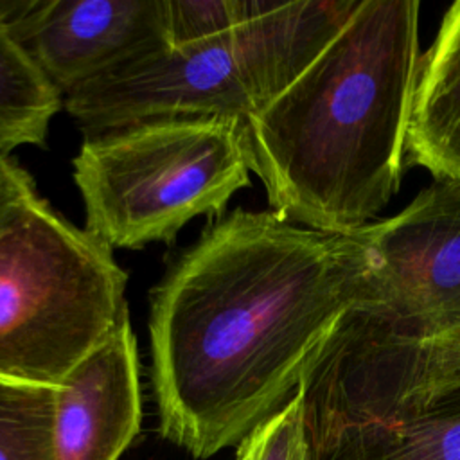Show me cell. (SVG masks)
Listing matches in <instances>:
<instances>
[{
	"label": "cell",
	"instance_id": "6",
	"mask_svg": "<svg viewBox=\"0 0 460 460\" xmlns=\"http://www.w3.org/2000/svg\"><path fill=\"white\" fill-rule=\"evenodd\" d=\"M363 309L392 334L431 340L460 325V183L435 180L399 214L354 232Z\"/></svg>",
	"mask_w": 460,
	"mask_h": 460
},
{
	"label": "cell",
	"instance_id": "4",
	"mask_svg": "<svg viewBox=\"0 0 460 460\" xmlns=\"http://www.w3.org/2000/svg\"><path fill=\"white\" fill-rule=\"evenodd\" d=\"M253 172L248 128L217 117L156 119L84 135L74 181L84 230L110 250L171 243L194 217H219Z\"/></svg>",
	"mask_w": 460,
	"mask_h": 460
},
{
	"label": "cell",
	"instance_id": "3",
	"mask_svg": "<svg viewBox=\"0 0 460 460\" xmlns=\"http://www.w3.org/2000/svg\"><path fill=\"white\" fill-rule=\"evenodd\" d=\"M359 0L270 4L230 32L164 45L63 97L84 135L176 117L248 122L331 43Z\"/></svg>",
	"mask_w": 460,
	"mask_h": 460
},
{
	"label": "cell",
	"instance_id": "7",
	"mask_svg": "<svg viewBox=\"0 0 460 460\" xmlns=\"http://www.w3.org/2000/svg\"><path fill=\"white\" fill-rule=\"evenodd\" d=\"M165 0H16L5 29L65 97L167 45Z\"/></svg>",
	"mask_w": 460,
	"mask_h": 460
},
{
	"label": "cell",
	"instance_id": "13",
	"mask_svg": "<svg viewBox=\"0 0 460 460\" xmlns=\"http://www.w3.org/2000/svg\"><path fill=\"white\" fill-rule=\"evenodd\" d=\"M56 394L0 377V460H54Z\"/></svg>",
	"mask_w": 460,
	"mask_h": 460
},
{
	"label": "cell",
	"instance_id": "2",
	"mask_svg": "<svg viewBox=\"0 0 460 460\" xmlns=\"http://www.w3.org/2000/svg\"><path fill=\"white\" fill-rule=\"evenodd\" d=\"M413 0H359L316 59L246 122L270 210L349 235L397 194L420 72Z\"/></svg>",
	"mask_w": 460,
	"mask_h": 460
},
{
	"label": "cell",
	"instance_id": "1",
	"mask_svg": "<svg viewBox=\"0 0 460 460\" xmlns=\"http://www.w3.org/2000/svg\"><path fill=\"white\" fill-rule=\"evenodd\" d=\"M365 271L354 234L273 210L212 219L151 296L160 433L194 458L239 446L298 392L338 322L367 305Z\"/></svg>",
	"mask_w": 460,
	"mask_h": 460
},
{
	"label": "cell",
	"instance_id": "9",
	"mask_svg": "<svg viewBox=\"0 0 460 460\" xmlns=\"http://www.w3.org/2000/svg\"><path fill=\"white\" fill-rule=\"evenodd\" d=\"M300 385L372 399H424L456 388L460 325L431 340H408L352 309L323 341Z\"/></svg>",
	"mask_w": 460,
	"mask_h": 460
},
{
	"label": "cell",
	"instance_id": "14",
	"mask_svg": "<svg viewBox=\"0 0 460 460\" xmlns=\"http://www.w3.org/2000/svg\"><path fill=\"white\" fill-rule=\"evenodd\" d=\"M169 47L198 43L230 32L262 11L266 2L246 0H165Z\"/></svg>",
	"mask_w": 460,
	"mask_h": 460
},
{
	"label": "cell",
	"instance_id": "15",
	"mask_svg": "<svg viewBox=\"0 0 460 460\" xmlns=\"http://www.w3.org/2000/svg\"><path fill=\"white\" fill-rule=\"evenodd\" d=\"M234 460H314L300 390L237 446Z\"/></svg>",
	"mask_w": 460,
	"mask_h": 460
},
{
	"label": "cell",
	"instance_id": "5",
	"mask_svg": "<svg viewBox=\"0 0 460 460\" xmlns=\"http://www.w3.org/2000/svg\"><path fill=\"white\" fill-rule=\"evenodd\" d=\"M113 250L40 194L0 228V377L59 386L128 314Z\"/></svg>",
	"mask_w": 460,
	"mask_h": 460
},
{
	"label": "cell",
	"instance_id": "8",
	"mask_svg": "<svg viewBox=\"0 0 460 460\" xmlns=\"http://www.w3.org/2000/svg\"><path fill=\"white\" fill-rule=\"evenodd\" d=\"M298 390L314 460H460V386L424 399Z\"/></svg>",
	"mask_w": 460,
	"mask_h": 460
},
{
	"label": "cell",
	"instance_id": "10",
	"mask_svg": "<svg viewBox=\"0 0 460 460\" xmlns=\"http://www.w3.org/2000/svg\"><path fill=\"white\" fill-rule=\"evenodd\" d=\"M140 419V361L126 314L58 386L54 460H119Z\"/></svg>",
	"mask_w": 460,
	"mask_h": 460
},
{
	"label": "cell",
	"instance_id": "16",
	"mask_svg": "<svg viewBox=\"0 0 460 460\" xmlns=\"http://www.w3.org/2000/svg\"><path fill=\"white\" fill-rule=\"evenodd\" d=\"M34 196H38V190L29 172L9 155L0 153V228Z\"/></svg>",
	"mask_w": 460,
	"mask_h": 460
},
{
	"label": "cell",
	"instance_id": "11",
	"mask_svg": "<svg viewBox=\"0 0 460 460\" xmlns=\"http://www.w3.org/2000/svg\"><path fill=\"white\" fill-rule=\"evenodd\" d=\"M406 162L435 180L460 183V0L446 11L435 41L422 54Z\"/></svg>",
	"mask_w": 460,
	"mask_h": 460
},
{
	"label": "cell",
	"instance_id": "12",
	"mask_svg": "<svg viewBox=\"0 0 460 460\" xmlns=\"http://www.w3.org/2000/svg\"><path fill=\"white\" fill-rule=\"evenodd\" d=\"M63 95L0 23V153L43 146Z\"/></svg>",
	"mask_w": 460,
	"mask_h": 460
}]
</instances>
